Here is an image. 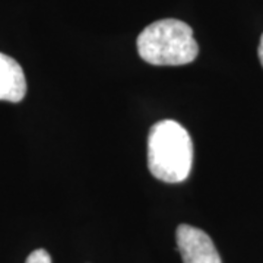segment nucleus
<instances>
[{"label":"nucleus","mask_w":263,"mask_h":263,"mask_svg":"<svg viewBox=\"0 0 263 263\" xmlns=\"http://www.w3.org/2000/svg\"><path fill=\"white\" fill-rule=\"evenodd\" d=\"M193 164V142L189 132L176 120L155 123L148 136V168L155 179L181 183Z\"/></svg>","instance_id":"f257e3e1"},{"label":"nucleus","mask_w":263,"mask_h":263,"mask_svg":"<svg viewBox=\"0 0 263 263\" xmlns=\"http://www.w3.org/2000/svg\"><path fill=\"white\" fill-rule=\"evenodd\" d=\"M139 56L155 66H181L193 62L199 46L193 29L179 19H161L148 25L138 37Z\"/></svg>","instance_id":"f03ea898"},{"label":"nucleus","mask_w":263,"mask_h":263,"mask_svg":"<svg viewBox=\"0 0 263 263\" xmlns=\"http://www.w3.org/2000/svg\"><path fill=\"white\" fill-rule=\"evenodd\" d=\"M176 238L183 263H222L212 238L196 227L181 224Z\"/></svg>","instance_id":"7ed1b4c3"},{"label":"nucleus","mask_w":263,"mask_h":263,"mask_svg":"<svg viewBox=\"0 0 263 263\" xmlns=\"http://www.w3.org/2000/svg\"><path fill=\"white\" fill-rule=\"evenodd\" d=\"M27 94V81L15 59L0 53V101L19 103Z\"/></svg>","instance_id":"20e7f679"},{"label":"nucleus","mask_w":263,"mask_h":263,"mask_svg":"<svg viewBox=\"0 0 263 263\" xmlns=\"http://www.w3.org/2000/svg\"><path fill=\"white\" fill-rule=\"evenodd\" d=\"M25 263H51V257L44 249H38V250H34L29 254Z\"/></svg>","instance_id":"39448f33"},{"label":"nucleus","mask_w":263,"mask_h":263,"mask_svg":"<svg viewBox=\"0 0 263 263\" xmlns=\"http://www.w3.org/2000/svg\"><path fill=\"white\" fill-rule=\"evenodd\" d=\"M257 54H259V60L263 66V34L260 37V43H259V50H257Z\"/></svg>","instance_id":"423d86ee"}]
</instances>
